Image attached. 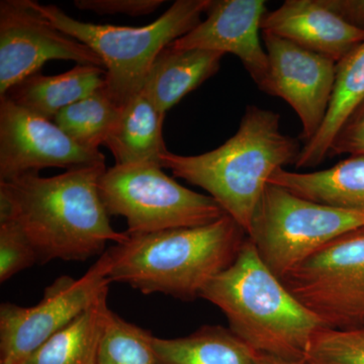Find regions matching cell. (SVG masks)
<instances>
[{"label": "cell", "instance_id": "6da1fadb", "mask_svg": "<svg viewBox=\"0 0 364 364\" xmlns=\"http://www.w3.org/2000/svg\"><path fill=\"white\" fill-rule=\"evenodd\" d=\"M105 170L102 162L56 176L36 173L0 181V220L21 228L41 264L102 255L109 242L127 238L126 232L112 227L100 198L98 183Z\"/></svg>", "mask_w": 364, "mask_h": 364}, {"label": "cell", "instance_id": "7a4b0ae2", "mask_svg": "<svg viewBox=\"0 0 364 364\" xmlns=\"http://www.w3.org/2000/svg\"><path fill=\"white\" fill-rule=\"evenodd\" d=\"M247 237L226 214L203 226L127 233L123 242L107 250L109 279L144 294L193 301L233 263Z\"/></svg>", "mask_w": 364, "mask_h": 364}, {"label": "cell", "instance_id": "3957f363", "mask_svg": "<svg viewBox=\"0 0 364 364\" xmlns=\"http://www.w3.org/2000/svg\"><path fill=\"white\" fill-rule=\"evenodd\" d=\"M301 151L298 139L280 131L277 112L248 105L238 131L219 148L193 156L167 150L161 166L207 191L248 235L270 177L275 170L296 165Z\"/></svg>", "mask_w": 364, "mask_h": 364}, {"label": "cell", "instance_id": "277c9868", "mask_svg": "<svg viewBox=\"0 0 364 364\" xmlns=\"http://www.w3.org/2000/svg\"><path fill=\"white\" fill-rule=\"evenodd\" d=\"M200 298L218 306L229 329L265 355L305 360L314 335L326 328L267 267L249 237Z\"/></svg>", "mask_w": 364, "mask_h": 364}, {"label": "cell", "instance_id": "5b68a950", "mask_svg": "<svg viewBox=\"0 0 364 364\" xmlns=\"http://www.w3.org/2000/svg\"><path fill=\"white\" fill-rule=\"evenodd\" d=\"M210 4V0H177L150 25L122 26L78 21L54 4L33 1L50 23L100 56L107 71L105 90L119 107L142 92L160 52L193 31Z\"/></svg>", "mask_w": 364, "mask_h": 364}, {"label": "cell", "instance_id": "8992f818", "mask_svg": "<svg viewBox=\"0 0 364 364\" xmlns=\"http://www.w3.org/2000/svg\"><path fill=\"white\" fill-rule=\"evenodd\" d=\"M364 229V213L306 200L268 183L248 237L280 279L332 241Z\"/></svg>", "mask_w": 364, "mask_h": 364}, {"label": "cell", "instance_id": "52a82bcc", "mask_svg": "<svg viewBox=\"0 0 364 364\" xmlns=\"http://www.w3.org/2000/svg\"><path fill=\"white\" fill-rule=\"evenodd\" d=\"M98 188L109 215L124 218L130 235L203 226L225 215L214 198L184 188L158 165L116 164Z\"/></svg>", "mask_w": 364, "mask_h": 364}, {"label": "cell", "instance_id": "ba28073f", "mask_svg": "<svg viewBox=\"0 0 364 364\" xmlns=\"http://www.w3.org/2000/svg\"><path fill=\"white\" fill-rule=\"evenodd\" d=\"M280 280L326 328L364 326V229L332 241Z\"/></svg>", "mask_w": 364, "mask_h": 364}, {"label": "cell", "instance_id": "9c48e42d", "mask_svg": "<svg viewBox=\"0 0 364 364\" xmlns=\"http://www.w3.org/2000/svg\"><path fill=\"white\" fill-rule=\"evenodd\" d=\"M107 251L78 279L62 275L46 287L35 306H0V364H23L60 330L109 291Z\"/></svg>", "mask_w": 364, "mask_h": 364}, {"label": "cell", "instance_id": "30bf717a", "mask_svg": "<svg viewBox=\"0 0 364 364\" xmlns=\"http://www.w3.org/2000/svg\"><path fill=\"white\" fill-rule=\"evenodd\" d=\"M53 60L105 68L97 54L50 23L33 0H1L0 97Z\"/></svg>", "mask_w": 364, "mask_h": 364}, {"label": "cell", "instance_id": "8fae6325", "mask_svg": "<svg viewBox=\"0 0 364 364\" xmlns=\"http://www.w3.org/2000/svg\"><path fill=\"white\" fill-rule=\"evenodd\" d=\"M105 161L100 151L80 147L51 119L0 98V181Z\"/></svg>", "mask_w": 364, "mask_h": 364}, {"label": "cell", "instance_id": "7c38bea8", "mask_svg": "<svg viewBox=\"0 0 364 364\" xmlns=\"http://www.w3.org/2000/svg\"><path fill=\"white\" fill-rule=\"evenodd\" d=\"M263 42L269 71L262 91L291 105L301 119L299 139L306 144L317 135L327 116L337 63L272 33H263Z\"/></svg>", "mask_w": 364, "mask_h": 364}, {"label": "cell", "instance_id": "4fadbf2b", "mask_svg": "<svg viewBox=\"0 0 364 364\" xmlns=\"http://www.w3.org/2000/svg\"><path fill=\"white\" fill-rule=\"evenodd\" d=\"M207 18L171 46L202 49L238 57L261 91L267 85L269 61L259 31L267 14L263 0H210Z\"/></svg>", "mask_w": 364, "mask_h": 364}, {"label": "cell", "instance_id": "5bb4252c", "mask_svg": "<svg viewBox=\"0 0 364 364\" xmlns=\"http://www.w3.org/2000/svg\"><path fill=\"white\" fill-rule=\"evenodd\" d=\"M261 30L336 63L364 41L363 31L342 20L321 0H287L267 11Z\"/></svg>", "mask_w": 364, "mask_h": 364}, {"label": "cell", "instance_id": "9a60e30c", "mask_svg": "<svg viewBox=\"0 0 364 364\" xmlns=\"http://www.w3.org/2000/svg\"><path fill=\"white\" fill-rule=\"evenodd\" d=\"M225 55L202 49H176L171 45L160 52L151 67L142 93L162 116L219 71Z\"/></svg>", "mask_w": 364, "mask_h": 364}, {"label": "cell", "instance_id": "2e32d148", "mask_svg": "<svg viewBox=\"0 0 364 364\" xmlns=\"http://www.w3.org/2000/svg\"><path fill=\"white\" fill-rule=\"evenodd\" d=\"M105 74L102 67L80 64L58 75L38 72L16 83L4 97L53 121L62 109L104 87Z\"/></svg>", "mask_w": 364, "mask_h": 364}, {"label": "cell", "instance_id": "e0dca14e", "mask_svg": "<svg viewBox=\"0 0 364 364\" xmlns=\"http://www.w3.org/2000/svg\"><path fill=\"white\" fill-rule=\"evenodd\" d=\"M268 183L312 202L364 213V155H354L329 169L298 173L275 170Z\"/></svg>", "mask_w": 364, "mask_h": 364}, {"label": "cell", "instance_id": "ac0fdd59", "mask_svg": "<svg viewBox=\"0 0 364 364\" xmlns=\"http://www.w3.org/2000/svg\"><path fill=\"white\" fill-rule=\"evenodd\" d=\"M164 119L142 92L121 107L119 119L105 143L116 164L162 167L161 155L167 151L162 136Z\"/></svg>", "mask_w": 364, "mask_h": 364}, {"label": "cell", "instance_id": "d6986e66", "mask_svg": "<svg viewBox=\"0 0 364 364\" xmlns=\"http://www.w3.org/2000/svg\"><path fill=\"white\" fill-rule=\"evenodd\" d=\"M364 100V41L336 64V77L324 123L301 148L296 168L318 166L326 158L335 136L356 107Z\"/></svg>", "mask_w": 364, "mask_h": 364}, {"label": "cell", "instance_id": "ffe728a7", "mask_svg": "<svg viewBox=\"0 0 364 364\" xmlns=\"http://www.w3.org/2000/svg\"><path fill=\"white\" fill-rule=\"evenodd\" d=\"M157 364H257L258 352L227 328L205 325L188 336L153 335Z\"/></svg>", "mask_w": 364, "mask_h": 364}, {"label": "cell", "instance_id": "44dd1931", "mask_svg": "<svg viewBox=\"0 0 364 364\" xmlns=\"http://www.w3.org/2000/svg\"><path fill=\"white\" fill-rule=\"evenodd\" d=\"M109 291L47 340L23 364H97L111 309Z\"/></svg>", "mask_w": 364, "mask_h": 364}, {"label": "cell", "instance_id": "7402d4cb", "mask_svg": "<svg viewBox=\"0 0 364 364\" xmlns=\"http://www.w3.org/2000/svg\"><path fill=\"white\" fill-rule=\"evenodd\" d=\"M121 114L105 87L100 88L69 105L54 117L53 122L74 143L90 151H100Z\"/></svg>", "mask_w": 364, "mask_h": 364}, {"label": "cell", "instance_id": "603a6c76", "mask_svg": "<svg viewBox=\"0 0 364 364\" xmlns=\"http://www.w3.org/2000/svg\"><path fill=\"white\" fill-rule=\"evenodd\" d=\"M152 338L151 332L111 311L97 364H157Z\"/></svg>", "mask_w": 364, "mask_h": 364}, {"label": "cell", "instance_id": "cb8c5ba5", "mask_svg": "<svg viewBox=\"0 0 364 364\" xmlns=\"http://www.w3.org/2000/svg\"><path fill=\"white\" fill-rule=\"evenodd\" d=\"M308 364H364V326L349 329L323 328L314 335Z\"/></svg>", "mask_w": 364, "mask_h": 364}, {"label": "cell", "instance_id": "d4e9b609", "mask_svg": "<svg viewBox=\"0 0 364 364\" xmlns=\"http://www.w3.org/2000/svg\"><path fill=\"white\" fill-rule=\"evenodd\" d=\"M37 263V251L21 228L11 220H0V282L4 284Z\"/></svg>", "mask_w": 364, "mask_h": 364}, {"label": "cell", "instance_id": "484cf974", "mask_svg": "<svg viewBox=\"0 0 364 364\" xmlns=\"http://www.w3.org/2000/svg\"><path fill=\"white\" fill-rule=\"evenodd\" d=\"M364 155V100L349 114L335 136L328 157Z\"/></svg>", "mask_w": 364, "mask_h": 364}, {"label": "cell", "instance_id": "4316f807", "mask_svg": "<svg viewBox=\"0 0 364 364\" xmlns=\"http://www.w3.org/2000/svg\"><path fill=\"white\" fill-rule=\"evenodd\" d=\"M164 2L163 0H75L74 6L100 16H142L154 13Z\"/></svg>", "mask_w": 364, "mask_h": 364}, {"label": "cell", "instance_id": "83f0119b", "mask_svg": "<svg viewBox=\"0 0 364 364\" xmlns=\"http://www.w3.org/2000/svg\"><path fill=\"white\" fill-rule=\"evenodd\" d=\"M349 25L364 32V0H321Z\"/></svg>", "mask_w": 364, "mask_h": 364}, {"label": "cell", "instance_id": "f1b7e54d", "mask_svg": "<svg viewBox=\"0 0 364 364\" xmlns=\"http://www.w3.org/2000/svg\"><path fill=\"white\" fill-rule=\"evenodd\" d=\"M257 364H308L305 360H287L258 353Z\"/></svg>", "mask_w": 364, "mask_h": 364}]
</instances>
